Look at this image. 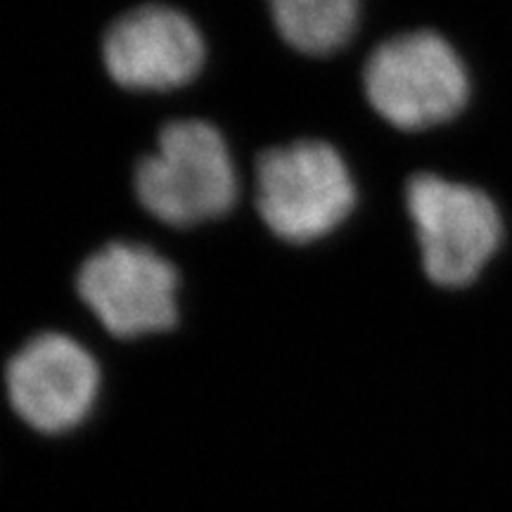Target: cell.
Listing matches in <instances>:
<instances>
[{
  "label": "cell",
  "mask_w": 512,
  "mask_h": 512,
  "mask_svg": "<svg viewBox=\"0 0 512 512\" xmlns=\"http://www.w3.org/2000/svg\"><path fill=\"white\" fill-rule=\"evenodd\" d=\"M285 43L304 55H330L347 46L358 27L361 0H268Z\"/></svg>",
  "instance_id": "obj_8"
},
{
  "label": "cell",
  "mask_w": 512,
  "mask_h": 512,
  "mask_svg": "<svg viewBox=\"0 0 512 512\" xmlns=\"http://www.w3.org/2000/svg\"><path fill=\"white\" fill-rule=\"evenodd\" d=\"M76 290L107 332L143 337L178 320V273L155 249L112 242L83 261Z\"/></svg>",
  "instance_id": "obj_5"
},
{
  "label": "cell",
  "mask_w": 512,
  "mask_h": 512,
  "mask_svg": "<svg viewBox=\"0 0 512 512\" xmlns=\"http://www.w3.org/2000/svg\"><path fill=\"white\" fill-rule=\"evenodd\" d=\"M406 207L418 235L422 268L434 285L467 287L482 275L503 240L496 202L472 185L415 174Z\"/></svg>",
  "instance_id": "obj_4"
},
{
  "label": "cell",
  "mask_w": 512,
  "mask_h": 512,
  "mask_svg": "<svg viewBox=\"0 0 512 512\" xmlns=\"http://www.w3.org/2000/svg\"><path fill=\"white\" fill-rule=\"evenodd\" d=\"M136 195L147 214L176 228L228 214L238 176L226 140L202 119L171 121L159 133L157 150L140 159Z\"/></svg>",
  "instance_id": "obj_1"
},
{
  "label": "cell",
  "mask_w": 512,
  "mask_h": 512,
  "mask_svg": "<svg viewBox=\"0 0 512 512\" xmlns=\"http://www.w3.org/2000/svg\"><path fill=\"white\" fill-rule=\"evenodd\" d=\"M354 204L347 164L323 140L271 147L256 162V209L280 240L306 245L325 238Z\"/></svg>",
  "instance_id": "obj_3"
},
{
  "label": "cell",
  "mask_w": 512,
  "mask_h": 512,
  "mask_svg": "<svg viewBox=\"0 0 512 512\" xmlns=\"http://www.w3.org/2000/svg\"><path fill=\"white\" fill-rule=\"evenodd\" d=\"M98 389L95 358L60 332L31 337L5 366L12 411L43 434H64L79 427L91 415Z\"/></svg>",
  "instance_id": "obj_6"
},
{
  "label": "cell",
  "mask_w": 512,
  "mask_h": 512,
  "mask_svg": "<svg viewBox=\"0 0 512 512\" xmlns=\"http://www.w3.org/2000/svg\"><path fill=\"white\" fill-rule=\"evenodd\" d=\"M204 41L195 22L162 3L121 15L102 41L107 74L133 91H171L190 83L204 64Z\"/></svg>",
  "instance_id": "obj_7"
},
{
  "label": "cell",
  "mask_w": 512,
  "mask_h": 512,
  "mask_svg": "<svg viewBox=\"0 0 512 512\" xmlns=\"http://www.w3.org/2000/svg\"><path fill=\"white\" fill-rule=\"evenodd\" d=\"M363 88L382 119L403 131H422L463 112L470 100V74L444 36L411 31L370 53Z\"/></svg>",
  "instance_id": "obj_2"
}]
</instances>
